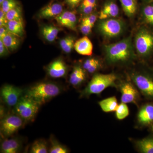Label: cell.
<instances>
[{"label": "cell", "instance_id": "cell-36", "mask_svg": "<svg viewBox=\"0 0 153 153\" xmlns=\"http://www.w3.org/2000/svg\"><path fill=\"white\" fill-rule=\"evenodd\" d=\"M79 7L80 13L85 16H87L93 13L94 10L96 8L94 7Z\"/></svg>", "mask_w": 153, "mask_h": 153}, {"label": "cell", "instance_id": "cell-14", "mask_svg": "<svg viewBox=\"0 0 153 153\" xmlns=\"http://www.w3.org/2000/svg\"><path fill=\"white\" fill-rule=\"evenodd\" d=\"M63 11V6L61 3L52 2L42 8L39 11L38 16L42 19L55 18Z\"/></svg>", "mask_w": 153, "mask_h": 153}, {"label": "cell", "instance_id": "cell-12", "mask_svg": "<svg viewBox=\"0 0 153 153\" xmlns=\"http://www.w3.org/2000/svg\"><path fill=\"white\" fill-rule=\"evenodd\" d=\"M55 19L57 24L61 27H65L72 31H76L77 18L74 11H63Z\"/></svg>", "mask_w": 153, "mask_h": 153}, {"label": "cell", "instance_id": "cell-37", "mask_svg": "<svg viewBox=\"0 0 153 153\" xmlns=\"http://www.w3.org/2000/svg\"><path fill=\"white\" fill-rule=\"evenodd\" d=\"M97 0H82L79 7H96Z\"/></svg>", "mask_w": 153, "mask_h": 153}, {"label": "cell", "instance_id": "cell-7", "mask_svg": "<svg viewBox=\"0 0 153 153\" xmlns=\"http://www.w3.org/2000/svg\"><path fill=\"white\" fill-rule=\"evenodd\" d=\"M26 123L16 114L12 111L1 120L0 133L1 137L13 136L19 130L24 127Z\"/></svg>", "mask_w": 153, "mask_h": 153}, {"label": "cell", "instance_id": "cell-17", "mask_svg": "<svg viewBox=\"0 0 153 153\" xmlns=\"http://www.w3.org/2000/svg\"><path fill=\"white\" fill-rule=\"evenodd\" d=\"M74 49L79 55L90 56L93 53V46L90 39L85 36L75 41Z\"/></svg>", "mask_w": 153, "mask_h": 153}, {"label": "cell", "instance_id": "cell-41", "mask_svg": "<svg viewBox=\"0 0 153 153\" xmlns=\"http://www.w3.org/2000/svg\"><path fill=\"white\" fill-rule=\"evenodd\" d=\"M8 33L6 26L0 27V40H2Z\"/></svg>", "mask_w": 153, "mask_h": 153}, {"label": "cell", "instance_id": "cell-44", "mask_svg": "<svg viewBox=\"0 0 153 153\" xmlns=\"http://www.w3.org/2000/svg\"><path fill=\"white\" fill-rule=\"evenodd\" d=\"M151 129H152V131H153V123L152 124V126H151Z\"/></svg>", "mask_w": 153, "mask_h": 153}, {"label": "cell", "instance_id": "cell-2", "mask_svg": "<svg viewBox=\"0 0 153 153\" xmlns=\"http://www.w3.org/2000/svg\"><path fill=\"white\" fill-rule=\"evenodd\" d=\"M65 88L57 82L42 81L25 90V94L33 99L41 105L60 95Z\"/></svg>", "mask_w": 153, "mask_h": 153}, {"label": "cell", "instance_id": "cell-4", "mask_svg": "<svg viewBox=\"0 0 153 153\" xmlns=\"http://www.w3.org/2000/svg\"><path fill=\"white\" fill-rule=\"evenodd\" d=\"M41 106L33 99L24 94L13 108V111L23 119L26 123H29L35 120Z\"/></svg>", "mask_w": 153, "mask_h": 153}, {"label": "cell", "instance_id": "cell-33", "mask_svg": "<svg viewBox=\"0 0 153 153\" xmlns=\"http://www.w3.org/2000/svg\"><path fill=\"white\" fill-rule=\"evenodd\" d=\"M98 15L96 13H93L89 15L85 16L81 21V23H84L86 25H90L93 27L97 22Z\"/></svg>", "mask_w": 153, "mask_h": 153}, {"label": "cell", "instance_id": "cell-28", "mask_svg": "<svg viewBox=\"0 0 153 153\" xmlns=\"http://www.w3.org/2000/svg\"><path fill=\"white\" fill-rule=\"evenodd\" d=\"M137 147L141 152L153 153V137H148L137 141Z\"/></svg>", "mask_w": 153, "mask_h": 153}, {"label": "cell", "instance_id": "cell-21", "mask_svg": "<svg viewBox=\"0 0 153 153\" xmlns=\"http://www.w3.org/2000/svg\"><path fill=\"white\" fill-rule=\"evenodd\" d=\"M9 33L21 38L25 36V31L23 22L17 21H8L6 26Z\"/></svg>", "mask_w": 153, "mask_h": 153}, {"label": "cell", "instance_id": "cell-34", "mask_svg": "<svg viewBox=\"0 0 153 153\" xmlns=\"http://www.w3.org/2000/svg\"><path fill=\"white\" fill-rule=\"evenodd\" d=\"M93 27L90 25L81 23L79 26V29L83 35L88 36L91 32Z\"/></svg>", "mask_w": 153, "mask_h": 153}, {"label": "cell", "instance_id": "cell-43", "mask_svg": "<svg viewBox=\"0 0 153 153\" xmlns=\"http://www.w3.org/2000/svg\"><path fill=\"white\" fill-rule=\"evenodd\" d=\"M5 0H0V5L2 4L3 2Z\"/></svg>", "mask_w": 153, "mask_h": 153}, {"label": "cell", "instance_id": "cell-16", "mask_svg": "<svg viewBox=\"0 0 153 153\" xmlns=\"http://www.w3.org/2000/svg\"><path fill=\"white\" fill-rule=\"evenodd\" d=\"M86 72L82 66L79 64L75 65L69 76V84L75 88L81 86L86 80Z\"/></svg>", "mask_w": 153, "mask_h": 153}, {"label": "cell", "instance_id": "cell-42", "mask_svg": "<svg viewBox=\"0 0 153 153\" xmlns=\"http://www.w3.org/2000/svg\"><path fill=\"white\" fill-rule=\"evenodd\" d=\"M144 3H153V0H142Z\"/></svg>", "mask_w": 153, "mask_h": 153}, {"label": "cell", "instance_id": "cell-23", "mask_svg": "<svg viewBox=\"0 0 153 153\" xmlns=\"http://www.w3.org/2000/svg\"><path fill=\"white\" fill-rule=\"evenodd\" d=\"M123 12L127 16L132 17L136 13L137 9V0H119Z\"/></svg>", "mask_w": 153, "mask_h": 153}, {"label": "cell", "instance_id": "cell-20", "mask_svg": "<svg viewBox=\"0 0 153 153\" xmlns=\"http://www.w3.org/2000/svg\"><path fill=\"white\" fill-rule=\"evenodd\" d=\"M60 30V28L55 26L46 25L41 29V33L46 41L49 42H52L57 38Z\"/></svg>", "mask_w": 153, "mask_h": 153}, {"label": "cell", "instance_id": "cell-30", "mask_svg": "<svg viewBox=\"0 0 153 153\" xmlns=\"http://www.w3.org/2000/svg\"><path fill=\"white\" fill-rule=\"evenodd\" d=\"M6 14L8 21H17L23 22L22 9L20 5L9 11Z\"/></svg>", "mask_w": 153, "mask_h": 153}, {"label": "cell", "instance_id": "cell-38", "mask_svg": "<svg viewBox=\"0 0 153 153\" xmlns=\"http://www.w3.org/2000/svg\"><path fill=\"white\" fill-rule=\"evenodd\" d=\"M9 51L7 48L5 46L2 41L0 40V56L1 57H5L9 55Z\"/></svg>", "mask_w": 153, "mask_h": 153}, {"label": "cell", "instance_id": "cell-3", "mask_svg": "<svg viewBox=\"0 0 153 153\" xmlns=\"http://www.w3.org/2000/svg\"><path fill=\"white\" fill-rule=\"evenodd\" d=\"M116 75L108 74H96L91 78L86 87L82 91L80 97H88L91 94H99L107 88L115 86Z\"/></svg>", "mask_w": 153, "mask_h": 153}, {"label": "cell", "instance_id": "cell-9", "mask_svg": "<svg viewBox=\"0 0 153 153\" xmlns=\"http://www.w3.org/2000/svg\"><path fill=\"white\" fill-rule=\"evenodd\" d=\"M131 79L137 87L147 97L153 99V78L145 73H133Z\"/></svg>", "mask_w": 153, "mask_h": 153}, {"label": "cell", "instance_id": "cell-25", "mask_svg": "<svg viewBox=\"0 0 153 153\" xmlns=\"http://www.w3.org/2000/svg\"><path fill=\"white\" fill-rule=\"evenodd\" d=\"M141 15L145 23L153 27V3H144Z\"/></svg>", "mask_w": 153, "mask_h": 153}, {"label": "cell", "instance_id": "cell-8", "mask_svg": "<svg viewBox=\"0 0 153 153\" xmlns=\"http://www.w3.org/2000/svg\"><path fill=\"white\" fill-rule=\"evenodd\" d=\"M25 90L20 88L4 84L0 91L2 102L8 108H13L16 105L21 97L25 94Z\"/></svg>", "mask_w": 153, "mask_h": 153}, {"label": "cell", "instance_id": "cell-35", "mask_svg": "<svg viewBox=\"0 0 153 153\" xmlns=\"http://www.w3.org/2000/svg\"><path fill=\"white\" fill-rule=\"evenodd\" d=\"M82 0H64V3L71 9L79 7Z\"/></svg>", "mask_w": 153, "mask_h": 153}, {"label": "cell", "instance_id": "cell-1", "mask_svg": "<svg viewBox=\"0 0 153 153\" xmlns=\"http://www.w3.org/2000/svg\"><path fill=\"white\" fill-rule=\"evenodd\" d=\"M132 38L127 37L117 43L105 45L107 62L110 64L128 63L135 57Z\"/></svg>", "mask_w": 153, "mask_h": 153}, {"label": "cell", "instance_id": "cell-18", "mask_svg": "<svg viewBox=\"0 0 153 153\" xmlns=\"http://www.w3.org/2000/svg\"><path fill=\"white\" fill-rule=\"evenodd\" d=\"M139 122L143 125L153 123V104L148 103L145 105L140 110L138 114Z\"/></svg>", "mask_w": 153, "mask_h": 153}, {"label": "cell", "instance_id": "cell-31", "mask_svg": "<svg viewBox=\"0 0 153 153\" xmlns=\"http://www.w3.org/2000/svg\"><path fill=\"white\" fill-rule=\"evenodd\" d=\"M116 117L119 120H122L128 116L129 111L128 106L126 103L122 102L119 105L116 111Z\"/></svg>", "mask_w": 153, "mask_h": 153}, {"label": "cell", "instance_id": "cell-13", "mask_svg": "<svg viewBox=\"0 0 153 153\" xmlns=\"http://www.w3.org/2000/svg\"><path fill=\"white\" fill-rule=\"evenodd\" d=\"M122 102L125 103H135L138 97V92L131 83L125 82L120 87Z\"/></svg>", "mask_w": 153, "mask_h": 153}, {"label": "cell", "instance_id": "cell-5", "mask_svg": "<svg viewBox=\"0 0 153 153\" xmlns=\"http://www.w3.org/2000/svg\"><path fill=\"white\" fill-rule=\"evenodd\" d=\"M134 48L140 57H148L153 51V34L145 28L139 29L134 39Z\"/></svg>", "mask_w": 153, "mask_h": 153}, {"label": "cell", "instance_id": "cell-29", "mask_svg": "<svg viewBox=\"0 0 153 153\" xmlns=\"http://www.w3.org/2000/svg\"><path fill=\"white\" fill-rule=\"evenodd\" d=\"M75 42V38L73 36H69L61 39L59 44L63 52L69 54L74 49Z\"/></svg>", "mask_w": 153, "mask_h": 153}, {"label": "cell", "instance_id": "cell-6", "mask_svg": "<svg viewBox=\"0 0 153 153\" xmlns=\"http://www.w3.org/2000/svg\"><path fill=\"white\" fill-rule=\"evenodd\" d=\"M100 20L97 29L105 38H116L120 36L125 31L126 25L121 19L114 18Z\"/></svg>", "mask_w": 153, "mask_h": 153}, {"label": "cell", "instance_id": "cell-27", "mask_svg": "<svg viewBox=\"0 0 153 153\" xmlns=\"http://www.w3.org/2000/svg\"><path fill=\"white\" fill-rule=\"evenodd\" d=\"M49 147L46 140L39 139L35 140L31 145L30 153H49Z\"/></svg>", "mask_w": 153, "mask_h": 153}, {"label": "cell", "instance_id": "cell-24", "mask_svg": "<svg viewBox=\"0 0 153 153\" xmlns=\"http://www.w3.org/2000/svg\"><path fill=\"white\" fill-rule=\"evenodd\" d=\"M49 153H68L69 150L66 146L59 142L53 135H51L49 138Z\"/></svg>", "mask_w": 153, "mask_h": 153}, {"label": "cell", "instance_id": "cell-39", "mask_svg": "<svg viewBox=\"0 0 153 153\" xmlns=\"http://www.w3.org/2000/svg\"><path fill=\"white\" fill-rule=\"evenodd\" d=\"M7 22L5 13L0 9V27L6 26Z\"/></svg>", "mask_w": 153, "mask_h": 153}, {"label": "cell", "instance_id": "cell-15", "mask_svg": "<svg viewBox=\"0 0 153 153\" xmlns=\"http://www.w3.org/2000/svg\"><path fill=\"white\" fill-rule=\"evenodd\" d=\"M119 14V8L115 0H106L98 16L100 20L114 18Z\"/></svg>", "mask_w": 153, "mask_h": 153}, {"label": "cell", "instance_id": "cell-32", "mask_svg": "<svg viewBox=\"0 0 153 153\" xmlns=\"http://www.w3.org/2000/svg\"><path fill=\"white\" fill-rule=\"evenodd\" d=\"M19 6L20 4L17 0H5L1 5V8L6 13Z\"/></svg>", "mask_w": 153, "mask_h": 153}, {"label": "cell", "instance_id": "cell-22", "mask_svg": "<svg viewBox=\"0 0 153 153\" xmlns=\"http://www.w3.org/2000/svg\"><path fill=\"white\" fill-rule=\"evenodd\" d=\"M98 103L102 111L105 112L115 111L119 105L117 99L114 96L102 100Z\"/></svg>", "mask_w": 153, "mask_h": 153}, {"label": "cell", "instance_id": "cell-40", "mask_svg": "<svg viewBox=\"0 0 153 153\" xmlns=\"http://www.w3.org/2000/svg\"><path fill=\"white\" fill-rule=\"evenodd\" d=\"M5 105L4 103H1L0 106V118L1 120L3 118L5 117L7 114H8L7 108L5 107Z\"/></svg>", "mask_w": 153, "mask_h": 153}, {"label": "cell", "instance_id": "cell-19", "mask_svg": "<svg viewBox=\"0 0 153 153\" xmlns=\"http://www.w3.org/2000/svg\"><path fill=\"white\" fill-rule=\"evenodd\" d=\"M21 38L19 36L9 32L1 40L10 52H13L20 46Z\"/></svg>", "mask_w": 153, "mask_h": 153}, {"label": "cell", "instance_id": "cell-11", "mask_svg": "<svg viewBox=\"0 0 153 153\" xmlns=\"http://www.w3.org/2000/svg\"><path fill=\"white\" fill-rule=\"evenodd\" d=\"M23 141L22 138L12 136L3 138L1 140L0 152L1 153H17L22 150Z\"/></svg>", "mask_w": 153, "mask_h": 153}, {"label": "cell", "instance_id": "cell-10", "mask_svg": "<svg viewBox=\"0 0 153 153\" xmlns=\"http://www.w3.org/2000/svg\"><path fill=\"white\" fill-rule=\"evenodd\" d=\"M46 71L51 78H64L68 74V66L62 58H59L49 63L46 67Z\"/></svg>", "mask_w": 153, "mask_h": 153}, {"label": "cell", "instance_id": "cell-26", "mask_svg": "<svg viewBox=\"0 0 153 153\" xmlns=\"http://www.w3.org/2000/svg\"><path fill=\"white\" fill-rule=\"evenodd\" d=\"M101 62L97 58L90 57L86 59L83 62L82 66L86 72L93 74L101 67Z\"/></svg>", "mask_w": 153, "mask_h": 153}]
</instances>
